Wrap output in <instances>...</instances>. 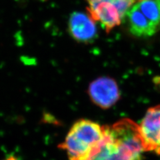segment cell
<instances>
[{
  "label": "cell",
  "mask_w": 160,
  "mask_h": 160,
  "mask_svg": "<svg viewBox=\"0 0 160 160\" xmlns=\"http://www.w3.org/2000/svg\"><path fill=\"white\" fill-rule=\"evenodd\" d=\"M147 152L138 125L123 119L105 127V138L88 160H141Z\"/></svg>",
  "instance_id": "1"
},
{
  "label": "cell",
  "mask_w": 160,
  "mask_h": 160,
  "mask_svg": "<svg viewBox=\"0 0 160 160\" xmlns=\"http://www.w3.org/2000/svg\"><path fill=\"white\" fill-rule=\"evenodd\" d=\"M105 138V127L89 119H80L70 128L59 147L69 160H88Z\"/></svg>",
  "instance_id": "2"
},
{
  "label": "cell",
  "mask_w": 160,
  "mask_h": 160,
  "mask_svg": "<svg viewBox=\"0 0 160 160\" xmlns=\"http://www.w3.org/2000/svg\"><path fill=\"white\" fill-rule=\"evenodd\" d=\"M88 12L107 32L119 26L129 9L141 0H85Z\"/></svg>",
  "instance_id": "3"
},
{
  "label": "cell",
  "mask_w": 160,
  "mask_h": 160,
  "mask_svg": "<svg viewBox=\"0 0 160 160\" xmlns=\"http://www.w3.org/2000/svg\"><path fill=\"white\" fill-rule=\"evenodd\" d=\"M139 128L146 151L160 154V106L148 110Z\"/></svg>",
  "instance_id": "4"
},
{
  "label": "cell",
  "mask_w": 160,
  "mask_h": 160,
  "mask_svg": "<svg viewBox=\"0 0 160 160\" xmlns=\"http://www.w3.org/2000/svg\"><path fill=\"white\" fill-rule=\"evenodd\" d=\"M88 92L92 101L102 108L112 107L119 98V90L117 83L108 77L94 80L90 84Z\"/></svg>",
  "instance_id": "5"
},
{
  "label": "cell",
  "mask_w": 160,
  "mask_h": 160,
  "mask_svg": "<svg viewBox=\"0 0 160 160\" xmlns=\"http://www.w3.org/2000/svg\"><path fill=\"white\" fill-rule=\"evenodd\" d=\"M69 32L72 37L81 43H89L96 38V22L88 12H74L69 17Z\"/></svg>",
  "instance_id": "6"
},
{
  "label": "cell",
  "mask_w": 160,
  "mask_h": 160,
  "mask_svg": "<svg viewBox=\"0 0 160 160\" xmlns=\"http://www.w3.org/2000/svg\"><path fill=\"white\" fill-rule=\"evenodd\" d=\"M136 5L146 22L158 32L160 30V0H141Z\"/></svg>",
  "instance_id": "7"
},
{
  "label": "cell",
  "mask_w": 160,
  "mask_h": 160,
  "mask_svg": "<svg viewBox=\"0 0 160 160\" xmlns=\"http://www.w3.org/2000/svg\"><path fill=\"white\" fill-rule=\"evenodd\" d=\"M42 1H46V0H42Z\"/></svg>",
  "instance_id": "8"
}]
</instances>
